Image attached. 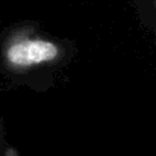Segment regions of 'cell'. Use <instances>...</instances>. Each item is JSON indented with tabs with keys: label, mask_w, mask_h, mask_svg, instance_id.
Instances as JSON below:
<instances>
[{
	"label": "cell",
	"mask_w": 156,
	"mask_h": 156,
	"mask_svg": "<svg viewBox=\"0 0 156 156\" xmlns=\"http://www.w3.org/2000/svg\"><path fill=\"white\" fill-rule=\"evenodd\" d=\"M0 55L3 65L11 73H26L58 62L62 56V47L32 30L18 29L5 38Z\"/></svg>",
	"instance_id": "cell-1"
}]
</instances>
